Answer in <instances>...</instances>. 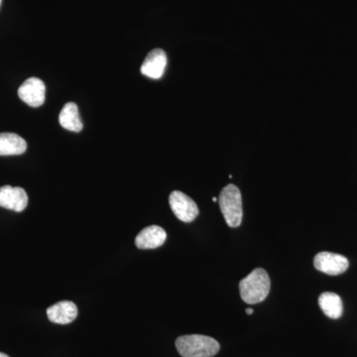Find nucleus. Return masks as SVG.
Here are the masks:
<instances>
[{"label": "nucleus", "mask_w": 357, "mask_h": 357, "mask_svg": "<svg viewBox=\"0 0 357 357\" xmlns=\"http://www.w3.org/2000/svg\"><path fill=\"white\" fill-rule=\"evenodd\" d=\"M269 275L262 268H256L239 283L241 299L249 305L258 304L266 299L270 292Z\"/></svg>", "instance_id": "1"}, {"label": "nucleus", "mask_w": 357, "mask_h": 357, "mask_svg": "<svg viewBox=\"0 0 357 357\" xmlns=\"http://www.w3.org/2000/svg\"><path fill=\"white\" fill-rule=\"evenodd\" d=\"M176 347L183 357H213L220 351V345L215 338L189 335L178 337Z\"/></svg>", "instance_id": "2"}, {"label": "nucleus", "mask_w": 357, "mask_h": 357, "mask_svg": "<svg viewBox=\"0 0 357 357\" xmlns=\"http://www.w3.org/2000/svg\"><path fill=\"white\" fill-rule=\"evenodd\" d=\"M220 211L230 227H238L243 222V198L236 185L230 184L223 188L218 198Z\"/></svg>", "instance_id": "3"}, {"label": "nucleus", "mask_w": 357, "mask_h": 357, "mask_svg": "<svg viewBox=\"0 0 357 357\" xmlns=\"http://www.w3.org/2000/svg\"><path fill=\"white\" fill-rule=\"evenodd\" d=\"M174 215L183 222H191L199 215V208L194 199L184 192L174 191L169 198Z\"/></svg>", "instance_id": "4"}, {"label": "nucleus", "mask_w": 357, "mask_h": 357, "mask_svg": "<svg viewBox=\"0 0 357 357\" xmlns=\"http://www.w3.org/2000/svg\"><path fill=\"white\" fill-rule=\"evenodd\" d=\"M314 268L331 276L344 273L349 266V259L344 256L332 252H319L314 259Z\"/></svg>", "instance_id": "5"}, {"label": "nucleus", "mask_w": 357, "mask_h": 357, "mask_svg": "<svg viewBox=\"0 0 357 357\" xmlns=\"http://www.w3.org/2000/svg\"><path fill=\"white\" fill-rule=\"evenodd\" d=\"M46 86L38 77H30L18 89L20 100L29 107H39L45 102Z\"/></svg>", "instance_id": "6"}, {"label": "nucleus", "mask_w": 357, "mask_h": 357, "mask_svg": "<svg viewBox=\"0 0 357 357\" xmlns=\"http://www.w3.org/2000/svg\"><path fill=\"white\" fill-rule=\"evenodd\" d=\"M28 204V196L24 190L20 187L4 185L0 188V206L21 213Z\"/></svg>", "instance_id": "7"}, {"label": "nucleus", "mask_w": 357, "mask_h": 357, "mask_svg": "<svg viewBox=\"0 0 357 357\" xmlns=\"http://www.w3.org/2000/svg\"><path fill=\"white\" fill-rule=\"evenodd\" d=\"M167 67V55L162 49H154L148 53L141 66V74L150 79H158L163 76Z\"/></svg>", "instance_id": "8"}, {"label": "nucleus", "mask_w": 357, "mask_h": 357, "mask_svg": "<svg viewBox=\"0 0 357 357\" xmlns=\"http://www.w3.org/2000/svg\"><path fill=\"white\" fill-rule=\"evenodd\" d=\"M47 316L54 324L58 325H68L76 319L77 316V307L70 301H62L57 304L47 309Z\"/></svg>", "instance_id": "9"}, {"label": "nucleus", "mask_w": 357, "mask_h": 357, "mask_svg": "<svg viewBox=\"0 0 357 357\" xmlns=\"http://www.w3.org/2000/svg\"><path fill=\"white\" fill-rule=\"evenodd\" d=\"M167 239L165 230L158 225H151L141 230L136 236L135 244L140 249H154L163 245Z\"/></svg>", "instance_id": "10"}, {"label": "nucleus", "mask_w": 357, "mask_h": 357, "mask_svg": "<svg viewBox=\"0 0 357 357\" xmlns=\"http://www.w3.org/2000/svg\"><path fill=\"white\" fill-rule=\"evenodd\" d=\"M27 149V143L16 133H0V156L21 155Z\"/></svg>", "instance_id": "11"}, {"label": "nucleus", "mask_w": 357, "mask_h": 357, "mask_svg": "<svg viewBox=\"0 0 357 357\" xmlns=\"http://www.w3.org/2000/svg\"><path fill=\"white\" fill-rule=\"evenodd\" d=\"M59 121L62 128L73 132H79L83 129V122L81 121L77 105L75 102L66 103L65 107L61 110Z\"/></svg>", "instance_id": "12"}, {"label": "nucleus", "mask_w": 357, "mask_h": 357, "mask_svg": "<svg viewBox=\"0 0 357 357\" xmlns=\"http://www.w3.org/2000/svg\"><path fill=\"white\" fill-rule=\"evenodd\" d=\"M319 305L324 314L331 319H340L342 316V312H344L342 301L340 296L335 293L325 292L321 294L319 298Z\"/></svg>", "instance_id": "13"}, {"label": "nucleus", "mask_w": 357, "mask_h": 357, "mask_svg": "<svg viewBox=\"0 0 357 357\" xmlns=\"http://www.w3.org/2000/svg\"><path fill=\"white\" fill-rule=\"evenodd\" d=\"M245 312L248 314H252L253 312H255V311H253L252 309H248V310H246Z\"/></svg>", "instance_id": "14"}, {"label": "nucleus", "mask_w": 357, "mask_h": 357, "mask_svg": "<svg viewBox=\"0 0 357 357\" xmlns=\"http://www.w3.org/2000/svg\"><path fill=\"white\" fill-rule=\"evenodd\" d=\"M0 357H9V356H7V354H2V352H0Z\"/></svg>", "instance_id": "15"}, {"label": "nucleus", "mask_w": 357, "mask_h": 357, "mask_svg": "<svg viewBox=\"0 0 357 357\" xmlns=\"http://www.w3.org/2000/svg\"><path fill=\"white\" fill-rule=\"evenodd\" d=\"M218 199L217 198H213V202H218Z\"/></svg>", "instance_id": "16"}, {"label": "nucleus", "mask_w": 357, "mask_h": 357, "mask_svg": "<svg viewBox=\"0 0 357 357\" xmlns=\"http://www.w3.org/2000/svg\"><path fill=\"white\" fill-rule=\"evenodd\" d=\"M0 4H1V0H0Z\"/></svg>", "instance_id": "17"}]
</instances>
